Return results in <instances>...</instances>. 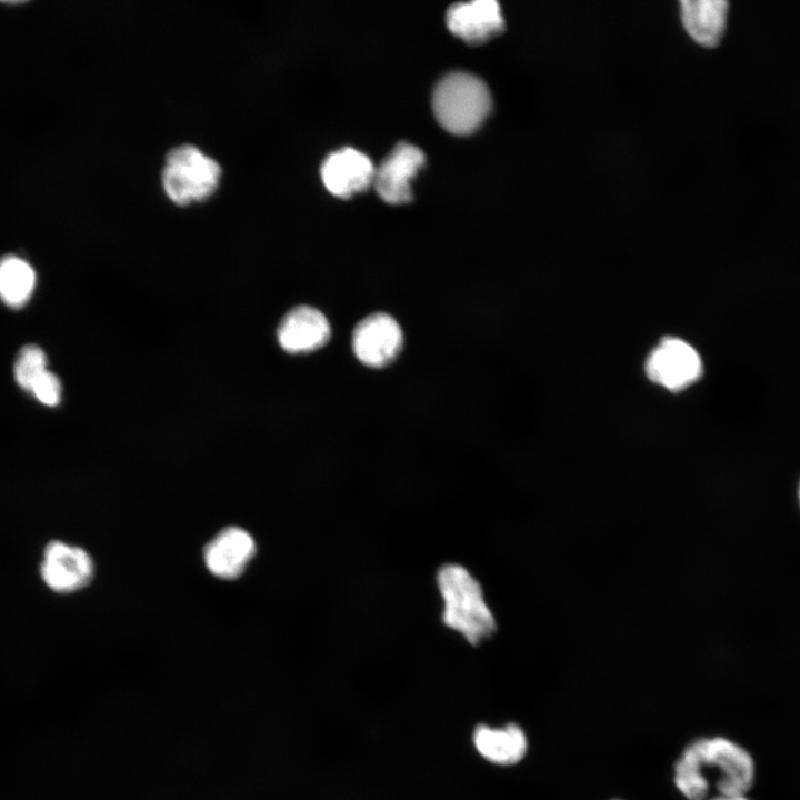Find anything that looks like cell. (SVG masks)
<instances>
[{"label": "cell", "instance_id": "cell-11", "mask_svg": "<svg viewBox=\"0 0 800 800\" xmlns=\"http://www.w3.org/2000/svg\"><path fill=\"white\" fill-rule=\"evenodd\" d=\"M256 553L253 538L239 527L221 530L204 548L209 571L221 579H236Z\"/></svg>", "mask_w": 800, "mask_h": 800}, {"label": "cell", "instance_id": "cell-6", "mask_svg": "<svg viewBox=\"0 0 800 800\" xmlns=\"http://www.w3.org/2000/svg\"><path fill=\"white\" fill-rule=\"evenodd\" d=\"M403 336L399 323L384 312L362 319L352 333V349L366 366L382 368L399 354Z\"/></svg>", "mask_w": 800, "mask_h": 800}, {"label": "cell", "instance_id": "cell-1", "mask_svg": "<svg viewBox=\"0 0 800 800\" xmlns=\"http://www.w3.org/2000/svg\"><path fill=\"white\" fill-rule=\"evenodd\" d=\"M756 764L747 749L720 736L689 742L673 766V783L687 800L714 796H747Z\"/></svg>", "mask_w": 800, "mask_h": 800}, {"label": "cell", "instance_id": "cell-18", "mask_svg": "<svg viewBox=\"0 0 800 800\" xmlns=\"http://www.w3.org/2000/svg\"><path fill=\"white\" fill-rule=\"evenodd\" d=\"M792 506L800 517V476L794 482L793 489H791Z\"/></svg>", "mask_w": 800, "mask_h": 800}, {"label": "cell", "instance_id": "cell-7", "mask_svg": "<svg viewBox=\"0 0 800 800\" xmlns=\"http://www.w3.org/2000/svg\"><path fill=\"white\" fill-rule=\"evenodd\" d=\"M40 573L51 590L69 593L90 582L93 562L83 549L61 541H51L44 549Z\"/></svg>", "mask_w": 800, "mask_h": 800}, {"label": "cell", "instance_id": "cell-20", "mask_svg": "<svg viewBox=\"0 0 800 800\" xmlns=\"http://www.w3.org/2000/svg\"><path fill=\"white\" fill-rule=\"evenodd\" d=\"M613 800H620V799H613Z\"/></svg>", "mask_w": 800, "mask_h": 800}, {"label": "cell", "instance_id": "cell-5", "mask_svg": "<svg viewBox=\"0 0 800 800\" xmlns=\"http://www.w3.org/2000/svg\"><path fill=\"white\" fill-rule=\"evenodd\" d=\"M644 371L653 383L678 392L701 378L703 364L690 343L677 337H667L648 354Z\"/></svg>", "mask_w": 800, "mask_h": 800}, {"label": "cell", "instance_id": "cell-19", "mask_svg": "<svg viewBox=\"0 0 800 800\" xmlns=\"http://www.w3.org/2000/svg\"><path fill=\"white\" fill-rule=\"evenodd\" d=\"M708 800H750L747 796H714Z\"/></svg>", "mask_w": 800, "mask_h": 800}, {"label": "cell", "instance_id": "cell-8", "mask_svg": "<svg viewBox=\"0 0 800 800\" xmlns=\"http://www.w3.org/2000/svg\"><path fill=\"white\" fill-rule=\"evenodd\" d=\"M424 161L418 147L399 142L374 170L373 186L380 198L391 204L409 202L412 199L411 180Z\"/></svg>", "mask_w": 800, "mask_h": 800}, {"label": "cell", "instance_id": "cell-16", "mask_svg": "<svg viewBox=\"0 0 800 800\" xmlns=\"http://www.w3.org/2000/svg\"><path fill=\"white\" fill-rule=\"evenodd\" d=\"M47 370V356L36 344L24 346L18 353L13 374L17 383L24 390L30 391L32 384Z\"/></svg>", "mask_w": 800, "mask_h": 800}, {"label": "cell", "instance_id": "cell-4", "mask_svg": "<svg viewBox=\"0 0 800 800\" xmlns=\"http://www.w3.org/2000/svg\"><path fill=\"white\" fill-rule=\"evenodd\" d=\"M220 178L219 163L192 144L171 149L161 173L167 196L178 204L207 199L218 188Z\"/></svg>", "mask_w": 800, "mask_h": 800}, {"label": "cell", "instance_id": "cell-2", "mask_svg": "<svg viewBox=\"0 0 800 800\" xmlns=\"http://www.w3.org/2000/svg\"><path fill=\"white\" fill-rule=\"evenodd\" d=\"M436 581L447 628L473 646L494 632L496 620L482 587L466 567L447 563L438 570Z\"/></svg>", "mask_w": 800, "mask_h": 800}, {"label": "cell", "instance_id": "cell-15", "mask_svg": "<svg viewBox=\"0 0 800 800\" xmlns=\"http://www.w3.org/2000/svg\"><path fill=\"white\" fill-rule=\"evenodd\" d=\"M36 287V273L32 267L17 256L0 259V298L12 307L26 304Z\"/></svg>", "mask_w": 800, "mask_h": 800}, {"label": "cell", "instance_id": "cell-13", "mask_svg": "<svg viewBox=\"0 0 800 800\" xmlns=\"http://www.w3.org/2000/svg\"><path fill=\"white\" fill-rule=\"evenodd\" d=\"M472 740L480 756L498 766L517 764L528 751L527 734L514 722L496 728L479 724L473 731Z\"/></svg>", "mask_w": 800, "mask_h": 800}, {"label": "cell", "instance_id": "cell-12", "mask_svg": "<svg viewBox=\"0 0 800 800\" xmlns=\"http://www.w3.org/2000/svg\"><path fill=\"white\" fill-rule=\"evenodd\" d=\"M330 324L318 309L299 306L291 309L278 327V342L289 353H308L330 339Z\"/></svg>", "mask_w": 800, "mask_h": 800}, {"label": "cell", "instance_id": "cell-3", "mask_svg": "<svg viewBox=\"0 0 800 800\" xmlns=\"http://www.w3.org/2000/svg\"><path fill=\"white\" fill-rule=\"evenodd\" d=\"M432 109L437 121L453 134L476 131L491 110L487 84L467 72H452L434 88Z\"/></svg>", "mask_w": 800, "mask_h": 800}, {"label": "cell", "instance_id": "cell-9", "mask_svg": "<svg viewBox=\"0 0 800 800\" xmlns=\"http://www.w3.org/2000/svg\"><path fill=\"white\" fill-rule=\"evenodd\" d=\"M449 30L470 44H480L504 29L499 3L494 0H476L452 4L446 14Z\"/></svg>", "mask_w": 800, "mask_h": 800}, {"label": "cell", "instance_id": "cell-10", "mask_svg": "<svg viewBox=\"0 0 800 800\" xmlns=\"http://www.w3.org/2000/svg\"><path fill=\"white\" fill-rule=\"evenodd\" d=\"M374 170L366 154L352 148H343L326 158L321 166V178L332 194L349 198L373 183Z\"/></svg>", "mask_w": 800, "mask_h": 800}, {"label": "cell", "instance_id": "cell-14", "mask_svg": "<svg viewBox=\"0 0 800 800\" xmlns=\"http://www.w3.org/2000/svg\"><path fill=\"white\" fill-rule=\"evenodd\" d=\"M729 3L726 0H683L681 17L688 33L700 44L714 47L726 28Z\"/></svg>", "mask_w": 800, "mask_h": 800}, {"label": "cell", "instance_id": "cell-17", "mask_svg": "<svg viewBox=\"0 0 800 800\" xmlns=\"http://www.w3.org/2000/svg\"><path fill=\"white\" fill-rule=\"evenodd\" d=\"M30 392L46 406H57L61 399V383L58 377L46 370L32 384Z\"/></svg>", "mask_w": 800, "mask_h": 800}]
</instances>
